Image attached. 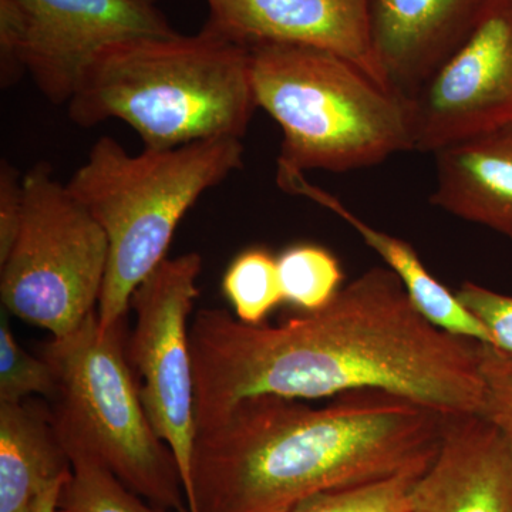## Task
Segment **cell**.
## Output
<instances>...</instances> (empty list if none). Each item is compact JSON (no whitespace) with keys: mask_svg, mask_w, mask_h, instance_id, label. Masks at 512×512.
Instances as JSON below:
<instances>
[{"mask_svg":"<svg viewBox=\"0 0 512 512\" xmlns=\"http://www.w3.org/2000/svg\"><path fill=\"white\" fill-rule=\"evenodd\" d=\"M109 262L99 222L40 161L25 174V217L0 265L3 306L62 338L97 311Z\"/></svg>","mask_w":512,"mask_h":512,"instance_id":"obj_7","label":"cell"},{"mask_svg":"<svg viewBox=\"0 0 512 512\" xmlns=\"http://www.w3.org/2000/svg\"><path fill=\"white\" fill-rule=\"evenodd\" d=\"M205 3L208 19L204 29L215 35L245 47L284 43L326 50L357 64L377 83L387 87L370 42L367 0H205Z\"/></svg>","mask_w":512,"mask_h":512,"instance_id":"obj_11","label":"cell"},{"mask_svg":"<svg viewBox=\"0 0 512 512\" xmlns=\"http://www.w3.org/2000/svg\"><path fill=\"white\" fill-rule=\"evenodd\" d=\"M32 396L52 402L56 380L42 356H33L16 342L8 319L0 322V403H22Z\"/></svg>","mask_w":512,"mask_h":512,"instance_id":"obj_21","label":"cell"},{"mask_svg":"<svg viewBox=\"0 0 512 512\" xmlns=\"http://www.w3.org/2000/svg\"><path fill=\"white\" fill-rule=\"evenodd\" d=\"M279 279L285 302L315 312L325 308L342 289L339 259L313 244L293 245L278 256Z\"/></svg>","mask_w":512,"mask_h":512,"instance_id":"obj_18","label":"cell"},{"mask_svg":"<svg viewBox=\"0 0 512 512\" xmlns=\"http://www.w3.org/2000/svg\"><path fill=\"white\" fill-rule=\"evenodd\" d=\"M490 0H367L370 42L389 89L413 96L470 35Z\"/></svg>","mask_w":512,"mask_h":512,"instance_id":"obj_13","label":"cell"},{"mask_svg":"<svg viewBox=\"0 0 512 512\" xmlns=\"http://www.w3.org/2000/svg\"><path fill=\"white\" fill-rule=\"evenodd\" d=\"M460 302L490 332L493 348L512 355V295L464 282L456 292Z\"/></svg>","mask_w":512,"mask_h":512,"instance_id":"obj_22","label":"cell"},{"mask_svg":"<svg viewBox=\"0 0 512 512\" xmlns=\"http://www.w3.org/2000/svg\"><path fill=\"white\" fill-rule=\"evenodd\" d=\"M201 271L197 252L164 259L131 296L136 326L127 343L128 362L140 377L141 402L157 436L173 451L187 503L197 440L188 318L200 295Z\"/></svg>","mask_w":512,"mask_h":512,"instance_id":"obj_9","label":"cell"},{"mask_svg":"<svg viewBox=\"0 0 512 512\" xmlns=\"http://www.w3.org/2000/svg\"><path fill=\"white\" fill-rule=\"evenodd\" d=\"M25 217V175L0 161V265L15 247Z\"/></svg>","mask_w":512,"mask_h":512,"instance_id":"obj_24","label":"cell"},{"mask_svg":"<svg viewBox=\"0 0 512 512\" xmlns=\"http://www.w3.org/2000/svg\"><path fill=\"white\" fill-rule=\"evenodd\" d=\"M70 471L49 406L0 403V512H32L39 495Z\"/></svg>","mask_w":512,"mask_h":512,"instance_id":"obj_16","label":"cell"},{"mask_svg":"<svg viewBox=\"0 0 512 512\" xmlns=\"http://www.w3.org/2000/svg\"><path fill=\"white\" fill-rule=\"evenodd\" d=\"M256 104L281 127L278 170L348 173L414 151L412 101L315 47H248Z\"/></svg>","mask_w":512,"mask_h":512,"instance_id":"obj_5","label":"cell"},{"mask_svg":"<svg viewBox=\"0 0 512 512\" xmlns=\"http://www.w3.org/2000/svg\"><path fill=\"white\" fill-rule=\"evenodd\" d=\"M66 450L72 471L60 490L56 512H177L148 503L82 448Z\"/></svg>","mask_w":512,"mask_h":512,"instance_id":"obj_17","label":"cell"},{"mask_svg":"<svg viewBox=\"0 0 512 512\" xmlns=\"http://www.w3.org/2000/svg\"><path fill=\"white\" fill-rule=\"evenodd\" d=\"M222 291L241 322L261 325L279 303L285 302L278 259L265 248L241 252L225 272Z\"/></svg>","mask_w":512,"mask_h":512,"instance_id":"obj_19","label":"cell"},{"mask_svg":"<svg viewBox=\"0 0 512 512\" xmlns=\"http://www.w3.org/2000/svg\"><path fill=\"white\" fill-rule=\"evenodd\" d=\"M423 471L316 494L289 512H412L413 487Z\"/></svg>","mask_w":512,"mask_h":512,"instance_id":"obj_20","label":"cell"},{"mask_svg":"<svg viewBox=\"0 0 512 512\" xmlns=\"http://www.w3.org/2000/svg\"><path fill=\"white\" fill-rule=\"evenodd\" d=\"M197 431L254 396L322 399L384 392L441 414L485 413L483 343L424 318L399 276L375 266L325 306L282 325L221 308L190 326Z\"/></svg>","mask_w":512,"mask_h":512,"instance_id":"obj_1","label":"cell"},{"mask_svg":"<svg viewBox=\"0 0 512 512\" xmlns=\"http://www.w3.org/2000/svg\"><path fill=\"white\" fill-rule=\"evenodd\" d=\"M434 157L431 205L512 242V124L448 144Z\"/></svg>","mask_w":512,"mask_h":512,"instance_id":"obj_14","label":"cell"},{"mask_svg":"<svg viewBox=\"0 0 512 512\" xmlns=\"http://www.w3.org/2000/svg\"><path fill=\"white\" fill-rule=\"evenodd\" d=\"M444 414L394 394L352 392L313 409L254 396L197 431L190 512H289L313 495L423 471Z\"/></svg>","mask_w":512,"mask_h":512,"instance_id":"obj_2","label":"cell"},{"mask_svg":"<svg viewBox=\"0 0 512 512\" xmlns=\"http://www.w3.org/2000/svg\"><path fill=\"white\" fill-rule=\"evenodd\" d=\"M67 104L77 126L121 120L150 150L242 140L258 109L248 47L204 28L194 36L103 47L84 66Z\"/></svg>","mask_w":512,"mask_h":512,"instance_id":"obj_3","label":"cell"},{"mask_svg":"<svg viewBox=\"0 0 512 512\" xmlns=\"http://www.w3.org/2000/svg\"><path fill=\"white\" fill-rule=\"evenodd\" d=\"M40 356L55 376L49 407L64 447L92 454L148 503L190 512L173 451L141 402L127 357L126 320L103 330L93 312L69 335L42 345Z\"/></svg>","mask_w":512,"mask_h":512,"instance_id":"obj_6","label":"cell"},{"mask_svg":"<svg viewBox=\"0 0 512 512\" xmlns=\"http://www.w3.org/2000/svg\"><path fill=\"white\" fill-rule=\"evenodd\" d=\"M276 181L282 190L289 194L302 195L322 205L355 229L367 247L372 248L383 259L387 268L399 276L414 308L437 328L485 345L493 343L490 332L483 323L468 311L456 293L434 278L409 242L370 227L335 195L309 183L305 174L278 170Z\"/></svg>","mask_w":512,"mask_h":512,"instance_id":"obj_15","label":"cell"},{"mask_svg":"<svg viewBox=\"0 0 512 512\" xmlns=\"http://www.w3.org/2000/svg\"><path fill=\"white\" fill-rule=\"evenodd\" d=\"M69 477V476H67ZM62 478V480L56 481L52 485L46 488L42 494L37 498L35 507H33L32 512H56L57 500H59L60 490H62V485L66 478Z\"/></svg>","mask_w":512,"mask_h":512,"instance_id":"obj_25","label":"cell"},{"mask_svg":"<svg viewBox=\"0 0 512 512\" xmlns=\"http://www.w3.org/2000/svg\"><path fill=\"white\" fill-rule=\"evenodd\" d=\"M412 512H512V431L487 413L444 414Z\"/></svg>","mask_w":512,"mask_h":512,"instance_id":"obj_12","label":"cell"},{"mask_svg":"<svg viewBox=\"0 0 512 512\" xmlns=\"http://www.w3.org/2000/svg\"><path fill=\"white\" fill-rule=\"evenodd\" d=\"M161 0H0V83L29 72L50 103H69L80 73L103 47L177 35Z\"/></svg>","mask_w":512,"mask_h":512,"instance_id":"obj_8","label":"cell"},{"mask_svg":"<svg viewBox=\"0 0 512 512\" xmlns=\"http://www.w3.org/2000/svg\"><path fill=\"white\" fill-rule=\"evenodd\" d=\"M241 138L220 137L130 156L101 137L67 183L109 241L97 305L100 328L126 320L138 286L164 259L178 224L205 191L244 165Z\"/></svg>","mask_w":512,"mask_h":512,"instance_id":"obj_4","label":"cell"},{"mask_svg":"<svg viewBox=\"0 0 512 512\" xmlns=\"http://www.w3.org/2000/svg\"><path fill=\"white\" fill-rule=\"evenodd\" d=\"M414 151L512 124V0H490L453 55L413 96Z\"/></svg>","mask_w":512,"mask_h":512,"instance_id":"obj_10","label":"cell"},{"mask_svg":"<svg viewBox=\"0 0 512 512\" xmlns=\"http://www.w3.org/2000/svg\"><path fill=\"white\" fill-rule=\"evenodd\" d=\"M480 369L487 402L485 413L512 431V355L483 343Z\"/></svg>","mask_w":512,"mask_h":512,"instance_id":"obj_23","label":"cell"}]
</instances>
